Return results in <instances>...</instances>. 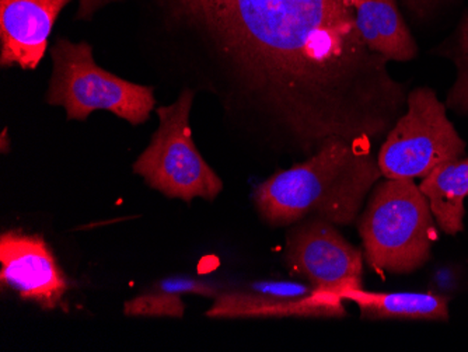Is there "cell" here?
Instances as JSON below:
<instances>
[{"mask_svg": "<svg viewBox=\"0 0 468 352\" xmlns=\"http://www.w3.org/2000/svg\"><path fill=\"white\" fill-rule=\"evenodd\" d=\"M354 302L362 319L444 320L449 319V301L431 293H369L364 288L349 289L341 295Z\"/></svg>", "mask_w": 468, "mask_h": 352, "instance_id": "obj_13", "label": "cell"}, {"mask_svg": "<svg viewBox=\"0 0 468 352\" xmlns=\"http://www.w3.org/2000/svg\"><path fill=\"white\" fill-rule=\"evenodd\" d=\"M79 2H80L79 15L83 16V17H89V16H91V13L96 12L101 5L109 2V0H79Z\"/></svg>", "mask_w": 468, "mask_h": 352, "instance_id": "obj_17", "label": "cell"}, {"mask_svg": "<svg viewBox=\"0 0 468 352\" xmlns=\"http://www.w3.org/2000/svg\"><path fill=\"white\" fill-rule=\"evenodd\" d=\"M465 144L435 91L418 88L407 96V112L381 144L378 162L386 178H423L464 155Z\"/></svg>", "mask_w": 468, "mask_h": 352, "instance_id": "obj_6", "label": "cell"}, {"mask_svg": "<svg viewBox=\"0 0 468 352\" xmlns=\"http://www.w3.org/2000/svg\"><path fill=\"white\" fill-rule=\"evenodd\" d=\"M204 34L233 112L278 148L372 146L407 106L346 0H175Z\"/></svg>", "mask_w": 468, "mask_h": 352, "instance_id": "obj_1", "label": "cell"}, {"mask_svg": "<svg viewBox=\"0 0 468 352\" xmlns=\"http://www.w3.org/2000/svg\"><path fill=\"white\" fill-rule=\"evenodd\" d=\"M439 229L457 235L464 229V199L468 197V157L441 163L420 181Z\"/></svg>", "mask_w": 468, "mask_h": 352, "instance_id": "obj_12", "label": "cell"}, {"mask_svg": "<svg viewBox=\"0 0 468 352\" xmlns=\"http://www.w3.org/2000/svg\"><path fill=\"white\" fill-rule=\"evenodd\" d=\"M427 197L411 178H386L360 217L365 257L373 272L410 274L431 259L438 240Z\"/></svg>", "mask_w": 468, "mask_h": 352, "instance_id": "obj_3", "label": "cell"}, {"mask_svg": "<svg viewBox=\"0 0 468 352\" xmlns=\"http://www.w3.org/2000/svg\"><path fill=\"white\" fill-rule=\"evenodd\" d=\"M0 280L20 298L42 309H55L67 293L68 281L44 239L23 233L0 238Z\"/></svg>", "mask_w": 468, "mask_h": 352, "instance_id": "obj_8", "label": "cell"}, {"mask_svg": "<svg viewBox=\"0 0 468 352\" xmlns=\"http://www.w3.org/2000/svg\"><path fill=\"white\" fill-rule=\"evenodd\" d=\"M453 59L457 65V79L449 91L446 106L460 114L468 115V12L457 30Z\"/></svg>", "mask_w": 468, "mask_h": 352, "instance_id": "obj_15", "label": "cell"}, {"mask_svg": "<svg viewBox=\"0 0 468 352\" xmlns=\"http://www.w3.org/2000/svg\"><path fill=\"white\" fill-rule=\"evenodd\" d=\"M181 293L159 283L154 293H144L133 301L126 302L123 314L126 316L183 317L184 304Z\"/></svg>", "mask_w": 468, "mask_h": 352, "instance_id": "obj_14", "label": "cell"}, {"mask_svg": "<svg viewBox=\"0 0 468 352\" xmlns=\"http://www.w3.org/2000/svg\"><path fill=\"white\" fill-rule=\"evenodd\" d=\"M52 62L48 102L67 110L69 120H86L96 110H105L139 125L154 109V89L97 67L89 44L59 39L52 47Z\"/></svg>", "mask_w": 468, "mask_h": 352, "instance_id": "obj_4", "label": "cell"}, {"mask_svg": "<svg viewBox=\"0 0 468 352\" xmlns=\"http://www.w3.org/2000/svg\"><path fill=\"white\" fill-rule=\"evenodd\" d=\"M436 2H439V0H407L409 6L418 13H423L425 10L430 9Z\"/></svg>", "mask_w": 468, "mask_h": 352, "instance_id": "obj_18", "label": "cell"}, {"mask_svg": "<svg viewBox=\"0 0 468 352\" xmlns=\"http://www.w3.org/2000/svg\"><path fill=\"white\" fill-rule=\"evenodd\" d=\"M344 299L315 288L302 298H281L261 293H220L207 316L215 319L239 317H344Z\"/></svg>", "mask_w": 468, "mask_h": 352, "instance_id": "obj_10", "label": "cell"}, {"mask_svg": "<svg viewBox=\"0 0 468 352\" xmlns=\"http://www.w3.org/2000/svg\"><path fill=\"white\" fill-rule=\"evenodd\" d=\"M354 10L357 31L367 46L388 60H411L417 43L396 0H346Z\"/></svg>", "mask_w": 468, "mask_h": 352, "instance_id": "obj_11", "label": "cell"}, {"mask_svg": "<svg viewBox=\"0 0 468 352\" xmlns=\"http://www.w3.org/2000/svg\"><path fill=\"white\" fill-rule=\"evenodd\" d=\"M334 226L314 217L293 228L288 235L286 262L292 274L341 296L349 289L362 288L364 254Z\"/></svg>", "mask_w": 468, "mask_h": 352, "instance_id": "obj_7", "label": "cell"}, {"mask_svg": "<svg viewBox=\"0 0 468 352\" xmlns=\"http://www.w3.org/2000/svg\"><path fill=\"white\" fill-rule=\"evenodd\" d=\"M381 176L370 146L338 139L260 184L255 208L272 226L292 225L312 214L333 225H352Z\"/></svg>", "mask_w": 468, "mask_h": 352, "instance_id": "obj_2", "label": "cell"}, {"mask_svg": "<svg viewBox=\"0 0 468 352\" xmlns=\"http://www.w3.org/2000/svg\"><path fill=\"white\" fill-rule=\"evenodd\" d=\"M70 0H0V64L36 69L52 27Z\"/></svg>", "mask_w": 468, "mask_h": 352, "instance_id": "obj_9", "label": "cell"}, {"mask_svg": "<svg viewBox=\"0 0 468 352\" xmlns=\"http://www.w3.org/2000/svg\"><path fill=\"white\" fill-rule=\"evenodd\" d=\"M255 293H268V295L281 296V298H302V296L310 295L314 293L315 286H307L303 283H275V281H268V283H255L252 286Z\"/></svg>", "mask_w": 468, "mask_h": 352, "instance_id": "obj_16", "label": "cell"}, {"mask_svg": "<svg viewBox=\"0 0 468 352\" xmlns=\"http://www.w3.org/2000/svg\"><path fill=\"white\" fill-rule=\"evenodd\" d=\"M193 100V91H186L172 106L157 109L159 128L133 163V172L168 198L212 201L223 190V183L194 144L189 127Z\"/></svg>", "mask_w": 468, "mask_h": 352, "instance_id": "obj_5", "label": "cell"}]
</instances>
